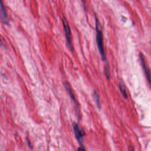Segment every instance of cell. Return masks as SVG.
<instances>
[{
    "instance_id": "52a82bcc",
    "label": "cell",
    "mask_w": 151,
    "mask_h": 151,
    "mask_svg": "<svg viewBox=\"0 0 151 151\" xmlns=\"http://www.w3.org/2000/svg\"><path fill=\"white\" fill-rule=\"evenodd\" d=\"M119 87L120 91V92H121L122 96H123V97H124V99H127V93H126V87H125V86H124V83H123L122 81H119Z\"/></svg>"
},
{
    "instance_id": "9c48e42d",
    "label": "cell",
    "mask_w": 151,
    "mask_h": 151,
    "mask_svg": "<svg viewBox=\"0 0 151 151\" xmlns=\"http://www.w3.org/2000/svg\"><path fill=\"white\" fill-rule=\"evenodd\" d=\"M104 73H105L107 78L108 79H109V78H110V73H109V66L108 65H106L104 66Z\"/></svg>"
},
{
    "instance_id": "5b68a950",
    "label": "cell",
    "mask_w": 151,
    "mask_h": 151,
    "mask_svg": "<svg viewBox=\"0 0 151 151\" xmlns=\"http://www.w3.org/2000/svg\"><path fill=\"white\" fill-rule=\"evenodd\" d=\"M63 85H64V87L65 90L67 91L68 94H69L71 99L75 103L76 106V107H77V109L78 110L79 109H78V103H77V100L76 99V97H75V96H74V94L73 93V89H72V88L71 87V85L70 84V83L68 82H67L66 81L63 83Z\"/></svg>"
},
{
    "instance_id": "3957f363",
    "label": "cell",
    "mask_w": 151,
    "mask_h": 151,
    "mask_svg": "<svg viewBox=\"0 0 151 151\" xmlns=\"http://www.w3.org/2000/svg\"><path fill=\"white\" fill-rule=\"evenodd\" d=\"M73 130H74V133L76 139L79 142V143L81 145L83 137L86 134L84 131L76 123H73Z\"/></svg>"
},
{
    "instance_id": "277c9868",
    "label": "cell",
    "mask_w": 151,
    "mask_h": 151,
    "mask_svg": "<svg viewBox=\"0 0 151 151\" xmlns=\"http://www.w3.org/2000/svg\"><path fill=\"white\" fill-rule=\"evenodd\" d=\"M139 58H140V60L142 65V67L143 68V70L145 71V75L146 76V78L148 80V82L149 83L150 87H151V71L149 69V68L148 67L147 65L146 64L145 60L143 58V56L142 55V54H139Z\"/></svg>"
},
{
    "instance_id": "30bf717a",
    "label": "cell",
    "mask_w": 151,
    "mask_h": 151,
    "mask_svg": "<svg viewBox=\"0 0 151 151\" xmlns=\"http://www.w3.org/2000/svg\"><path fill=\"white\" fill-rule=\"evenodd\" d=\"M86 150V149L84 147H83L82 146H80V147L78 148V150Z\"/></svg>"
},
{
    "instance_id": "7a4b0ae2",
    "label": "cell",
    "mask_w": 151,
    "mask_h": 151,
    "mask_svg": "<svg viewBox=\"0 0 151 151\" xmlns=\"http://www.w3.org/2000/svg\"><path fill=\"white\" fill-rule=\"evenodd\" d=\"M62 23L64 28V31L65 32L66 40H67V44L71 51H73V44H72V38H71V29L69 26L68 22L67 20V19L63 17L62 18Z\"/></svg>"
},
{
    "instance_id": "ba28073f",
    "label": "cell",
    "mask_w": 151,
    "mask_h": 151,
    "mask_svg": "<svg viewBox=\"0 0 151 151\" xmlns=\"http://www.w3.org/2000/svg\"><path fill=\"white\" fill-rule=\"evenodd\" d=\"M92 96H93V97L94 99V101L96 103L97 106L98 107V108H100V100H99V96L98 95L97 92L94 90Z\"/></svg>"
},
{
    "instance_id": "6da1fadb",
    "label": "cell",
    "mask_w": 151,
    "mask_h": 151,
    "mask_svg": "<svg viewBox=\"0 0 151 151\" xmlns=\"http://www.w3.org/2000/svg\"><path fill=\"white\" fill-rule=\"evenodd\" d=\"M96 20V43L97 45L98 50L100 53V55L101 56V59L103 61H106V54L104 49V45H103V34L100 28V23L99 21L97 19V18L95 17Z\"/></svg>"
},
{
    "instance_id": "8992f818",
    "label": "cell",
    "mask_w": 151,
    "mask_h": 151,
    "mask_svg": "<svg viewBox=\"0 0 151 151\" xmlns=\"http://www.w3.org/2000/svg\"><path fill=\"white\" fill-rule=\"evenodd\" d=\"M1 20L2 22L4 24H7L8 22V16L6 14V11L5 9V8L4 5L2 0H1Z\"/></svg>"
}]
</instances>
